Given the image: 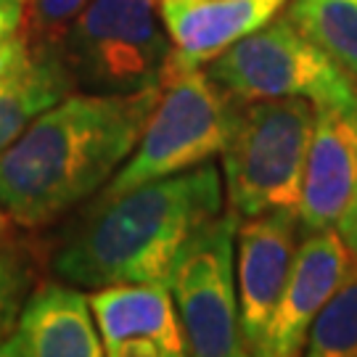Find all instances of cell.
<instances>
[{
	"mask_svg": "<svg viewBox=\"0 0 357 357\" xmlns=\"http://www.w3.org/2000/svg\"><path fill=\"white\" fill-rule=\"evenodd\" d=\"M162 88V85H159ZM159 88L69 93L0 153V206L24 228H45L85 204L128 162Z\"/></svg>",
	"mask_w": 357,
	"mask_h": 357,
	"instance_id": "cell-1",
	"label": "cell"
},
{
	"mask_svg": "<svg viewBox=\"0 0 357 357\" xmlns=\"http://www.w3.org/2000/svg\"><path fill=\"white\" fill-rule=\"evenodd\" d=\"M215 165L143 183L119 196H96L64 228L53 273L77 289L167 283L185 241L222 212Z\"/></svg>",
	"mask_w": 357,
	"mask_h": 357,
	"instance_id": "cell-2",
	"label": "cell"
},
{
	"mask_svg": "<svg viewBox=\"0 0 357 357\" xmlns=\"http://www.w3.org/2000/svg\"><path fill=\"white\" fill-rule=\"evenodd\" d=\"M238 106L241 98L220 88L206 69L169 66L135 149L96 196H119L209 162L225 151Z\"/></svg>",
	"mask_w": 357,
	"mask_h": 357,
	"instance_id": "cell-3",
	"label": "cell"
},
{
	"mask_svg": "<svg viewBox=\"0 0 357 357\" xmlns=\"http://www.w3.org/2000/svg\"><path fill=\"white\" fill-rule=\"evenodd\" d=\"M315 130V106L307 98H252L222 151L225 202L243 220L273 209H296L307 153Z\"/></svg>",
	"mask_w": 357,
	"mask_h": 357,
	"instance_id": "cell-4",
	"label": "cell"
},
{
	"mask_svg": "<svg viewBox=\"0 0 357 357\" xmlns=\"http://www.w3.org/2000/svg\"><path fill=\"white\" fill-rule=\"evenodd\" d=\"M59 48L75 88L101 96L159 88L172 64L159 0H90Z\"/></svg>",
	"mask_w": 357,
	"mask_h": 357,
	"instance_id": "cell-5",
	"label": "cell"
},
{
	"mask_svg": "<svg viewBox=\"0 0 357 357\" xmlns=\"http://www.w3.org/2000/svg\"><path fill=\"white\" fill-rule=\"evenodd\" d=\"M230 96L307 98L315 109H357V79L281 16L233 43L206 64Z\"/></svg>",
	"mask_w": 357,
	"mask_h": 357,
	"instance_id": "cell-6",
	"label": "cell"
},
{
	"mask_svg": "<svg viewBox=\"0 0 357 357\" xmlns=\"http://www.w3.org/2000/svg\"><path fill=\"white\" fill-rule=\"evenodd\" d=\"M238 217L220 212L175 257L167 286L178 307L188 355L238 357L246 352L236 291Z\"/></svg>",
	"mask_w": 357,
	"mask_h": 357,
	"instance_id": "cell-7",
	"label": "cell"
},
{
	"mask_svg": "<svg viewBox=\"0 0 357 357\" xmlns=\"http://www.w3.org/2000/svg\"><path fill=\"white\" fill-rule=\"evenodd\" d=\"M296 209H273L238 220L236 228V291L246 352L257 355L278 307L299 246Z\"/></svg>",
	"mask_w": 357,
	"mask_h": 357,
	"instance_id": "cell-8",
	"label": "cell"
},
{
	"mask_svg": "<svg viewBox=\"0 0 357 357\" xmlns=\"http://www.w3.org/2000/svg\"><path fill=\"white\" fill-rule=\"evenodd\" d=\"M355 259L357 257L344 246L336 228L305 233V238L296 246V257L278 307L257 347V355H299L320 310L342 286Z\"/></svg>",
	"mask_w": 357,
	"mask_h": 357,
	"instance_id": "cell-9",
	"label": "cell"
},
{
	"mask_svg": "<svg viewBox=\"0 0 357 357\" xmlns=\"http://www.w3.org/2000/svg\"><path fill=\"white\" fill-rule=\"evenodd\" d=\"M109 357L188 355L185 333L167 283H116L88 296Z\"/></svg>",
	"mask_w": 357,
	"mask_h": 357,
	"instance_id": "cell-10",
	"label": "cell"
},
{
	"mask_svg": "<svg viewBox=\"0 0 357 357\" xmlns=\"http://www.w3.org/2000/svg\"><path fill=\"white\" fill-rule=\"evenodd\" d=\"M355 185L357 109H315V130L296 204L302 233L336 228Z\"/></svg>",
	"mask_w": 357,
	"mask_h": 357,
	"instance_id": "cell-11",
	"label": "cell"
},
{
	"mask_svg": "<svg viewBox=\"0 0 357 357\" xmlns=\"http://www.w3.org/2000/svg\"><path fill=\"white\" fill-rule=\"evenodd\" d=\"M88 296L72 283H43L26 296L0 357H101Z\"/></svg>",
	"mask_w": 357,
	"mask_h": 357,
	"instance_id": "cell-12",
	"label": "cell"
},
{
	"mask_svg": "<svg viewBox=\"0 0 357 357\" xmlns=\"http://www.w3.org/2000/svg\"><path fill=\"white\" fill-rule=\"evenodd\" d=\"M72 90L75 79L61 48L22 32L0 53V153Z\"/></svg>",
	"mask_w": 357,
	"mask_h": 357,
	"instance_id": "cell-13",
	"label": "cell"
},
{
	"mask_svg": "<svg viewBox=\"0 0 357 357\" xmlns=\"http://www.w3.org/2000/svg\"><path fill=\"white\" fill-rule=\"evenodd\" d=\"M289 0H162L159 11L172 40L169 66H204L233 43L257 32Z\"/></svg>",
	"mask_w": 357,
	"mask_h": 357,
	"instance_id": "cell-14",
	"label": "cell"
},
{
	"mask_svg": "<svg viewBox=\"0 0 357 357\" xmlns=\"http://www.w3.org/2000/svg\"><path fill=\"white\" fill-rule=\"evenodd\" d=\"M286 19L357 79V0H289Z\"/></svg>",
	"mask_w": 357,
	"mask_h": 357,
	"instance_id": "cell-15",
	"label": "cell"
},
{
	"mask_svg": "<svg viewBox=\"0 0 357 357\" xmlns=\"http://www.w3.org/2000/svg\"><path fill=\"white\" fill-rule=\"evenodd\" d=\"M310 357H357V259L307 333Z\"/></svg>",
	"mask_w": 357,
	"mask_h": 357,
	"instance_id": "cell-16",
	"label": "cell"
},
{
	"mask_svg": "<svg viewBox=\"0 0 357 357\" xmlns=\"http://www.w3.org/2000/svg\"><path fill=\"white\" fill-rule=\"evenodd\" d=\"M32 289H35L32 259L19 249L0 246V344L11 333Z\"/></svg>",
	"mask_w": 357,
	"mask_h": 357,
	"instance_id": "cell-17",
	"label": "cell"
},
{
	"mask_svg": "<svg viewBox=\"0 0 357 357\" xmlns=\"http://www.w3.org/2000/svg\"><path fill=\"white\" fill-rule=\"evenodd\" d=\"M90 0H29L24 32L32 40L61 43L64 32Z\"/></svg>",
	"mask_w": 357,
	"mask_h": 357,
	"instance_id": "cell-18",
	"label": "cell"
},
{
	"mask_svg": "<svg viewBox=\"0 0 357 357\" xmlns=\"http://www.w3.org/2000/svg\"><path fill=\"white\" fill-rule=\"evenodd\" d=\"M29 0H0V53L24 32Z\"/></svg>",
	"mask_w": 357,
	"mask_h": 357,
	"instance_id": "cell-19",
	"label": "cell"
},
{
	"mask_svg": "<svg viewBox=\"0 0 357 357\" xmlns=\"http://www.w3.org/2000/svg\"><path fill=\"white\" fill-rule=\"evenodd\" d=\"M336 230H339L347 249L357 257V185L349 196V202H347L342 217H339V222H336Z\"/></svg>",
	"mask_w": 357,
	"mask_h": 357,
	"instance_id": "cell-20",
	"label": "cell"
},
{
	"mask_svg": "<svg viewBox=\"0 0 357 357\" xmlns=\"http://www.w3.org/2000/svg\"><path fill=\"white\" fill-rule=\"evenodd\" d=\"M6 230H8V215H6V209L0 206V246H3V238H6Z\"/></svg>",
	"mask_w": 357,
	"mask_h": 357,
	"instance_id": "cell-21",
	"label": "cell"
}]
</instances>
